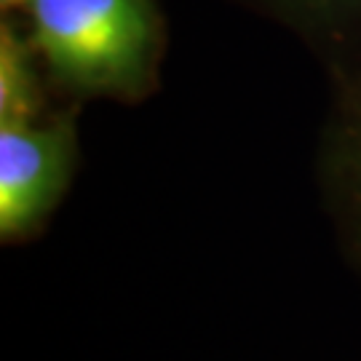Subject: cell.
I'll return each instance as SVG.
<instances>
[{
    "mask_svg": "<svg viewBox=\"0 0 361 361\" xmlns=\"http://www.w3.org/2000/svg\"><path fill=\"white\" fill-rule=\"evenodd\" d=\"M30 40L56 86L75 97L137 102L164 54L155 0H30Z\"/></svg>",
    "mask_w": 361,
    "mask_h": 361,
    "instance_id": "obj_1",
    "label": "cell"
},
{
    "mask_svg": "<svg viewBox=\"0 0 361 361\" xmlns=\"http://www.w3.org/2000/svg\"><path fill=\"white\" fill-rule=\"evenodd\" d=\"M78 166L75 113L0 121V238L30 241L70 190Z\"/></svg>",
    "mask_w": 361,
    "mask_h": 361,
    "instance_id": "obj_2",
    "label": "cell"
},
{
    "mask_svg": "<svg viewBox=\"0 0 361 361\" xmlns=\"http://www.w3.org/2000/svg\"><path fill=\"white\" fill-rule=\"evenodd\" d=\"M322 174L340 241L361 268V99L343 107L326 134Z\"/></svg>",
    "mask_w": 361,
    "mask_h": 361,
    "instance_id": "obj_3",
    "label": "cell"
},
{
    "mask_svg": "<svg viewBox=\"0 0 361 361\" xmlns=\"http://www.w3.org/2000/svg\"><path fill=\"white\" fill-rule=\"evenodd\" d=\"M35 46L13 19L0 25V121L43 116V89L35 70Z\"/></svg>",
    "mask_w": 361,
    "mask_h": 361,
    "instance_id": "obj_4",
    "label": "cell"
},
{
    "mask_svg": "<svg viewBox=\"0 0 361 361\" xmlns=\"http://www.w3.org/2000/svg\"><path fill=\"white\" fill-rule=\"evenodd\" d=\"M273 8L289 16V22H305L308 27H329L348 19L361 8V0H268Z\"/></svg>",
    "mask_w": 361,
    "mask_h": 361,
    "instance_id": "obj_5",
    "label": "cell"
},
{
    "mask_svg": "<svg viewBox=\"0 0 361 361\" xmlns=\"http://www.w3.org/2000/svg\"><path fill=\"white\" fill-rule=\"evenodd\" d=\"M27 3L30 0H0V8L8 13V11H16V8H27Z\"/></svg>",
    "mask_w": 361,
    "mask_h": 361,
    "instance_id": "obj_6",
    "label": "cell"
}]
</instances>
